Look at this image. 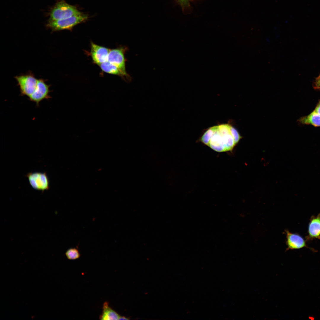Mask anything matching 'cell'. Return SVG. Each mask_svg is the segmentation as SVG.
Listing matches in <instances>:
<instances>
[{
	"label": "cell",
	"mask_w": 320,
	"mask_h": 320,
	"mask_svg": "<svg viewBox=\"0 0 320 320\" xmlns=\"http://www.w3.org/2000/svg\"><path fill=\"white\" fill-rule=\"evenodd\" d=\"M242 137L229 124H223L209 128L200 141L214 151L219 152L231 151Z\"/></svg>",
	"instance_id": "obj_1"
},
{
	"label": "cell",
	"mask_w": 320,
	"mask_h": 320,
	"mask_svg": "<svg viewBox=\"0 0 320 320\" xmlns=\"http://www.w3.org/2000/svg\"><path fill=\"white\" fill-rule=\"evenodd\" d=\"M81 12L76 6L67 3L64 0H59L50 9L48 21L65 19Z\"/></svg>",
	"instance_id": "obj_2"
},
{
	"label": "cell",
	"mask_w": 320,
	"mask_h": 320,
	"mask_svg": "<svg viewBox=\"0 0 320 320\" xmlns=\"http://www.w3.org/2000/svg\"><path fill=\"white\" fill-rule=\"evenodd\" d=\"M88 15L81 12L79 14L65 19L48 21L46 26L53 31L64 30H71L77 25L87 21Z\"/></svg>",
	"instance_id": "obj_3"
},
{
	"label": "cell",
	"mask_w": 320,
	"mask_h": 320,
	"mask_svg": "<svg viewBox=\"0 0 320 320\" xmlns=\"http://www.w3.org/2000/svg\"><path fill=\"white\" fill-rule=\"evenodd\" d=\"M20 88V95L29 97L36 90L38 80L31 73L15 77Z\"/></svg>",
	"instance_id": "obj_4"
},
{
	"label": "cell",
	"mask_w": 320,
	"mask_h": 320,
	"mask_svg": "<svg viewBox=\"0 0 320 320\" xmlns=\"http://www.w3.org/2000/svg\"><path fill=\"white\" fill-rule=\"evenodd\" d=\"M26 176L30 184L34 189L41 191L43 193L49 189V181L46 172H29Z\"/></svg>",
	"instance_id": "obj_5"
},
{
	"label": "cell",
	"mask_w": 320,
	"mask_h": 320,
	"mask_svg": "<svg viewBox=\"0 0 320 320\" xmlns=\"http://www.w3.org/2000/svg\"><path fill=\"white\" fill-rule=\"evenodd\" d=\"M126 50V48L123 47L110 49L107 61L117 66L127 79H130V77L126 70L124 53Z\"/></svg>",
	"instance_id": "obj_6"
},
{
	"label": "cell",
	"mask_w": 320,
	"mask_h": 320,
	"mask_svg": "<svg viewBox=\"0 0 320 320\" xmlns=\"http://www.w3.org/2000/svg\"><path fill=\"white\" fill-rule=\"evenodd\" d=\"M49 87L50 86L47 84L43 79L38 80L36 89L33 94L29 97V100L35 103L38 106L39 103L43 100L50 98L51 97L49 95Z\"/></svg>",
	"instance_id": "obj_7"
},
{
	"label": "cell",
	"mask_w": 320,
	"mask_h": 320,
	"mask_svg": "<svg viewBox=\"0 0 320 320\" xmlns=\"http://www.w3.org/2000/svg\"><path fill=\"white\" fill-rule=\"evenodd\" d=\"M286 235V244L287 247L286 250L295 249L304 247L309 248L313 251H315L308 247L306 241L301 236L297 233H293L288 230H285Z\"/></svg>",
	"instance_id": "obj_8"
},
{
	"label": "cell",
	"mask_w": 320,
	"mask_h": 320,
	"mask_svg": "<svg viewBox=\"0 0 320 320\" xmlns=\"http://www.w3.org/2000/svg\"><path fill=\"white\" fill-rule=\"evenodd\" d=\"M110 49L105 47L91 43L90 55L93 62L100 65L107 61Z\"/></svg>",
	"instance_id": "obj_9"
},
{
	"label": "cell",
	"mask_w": 320,
	"mask_h": 320,
	"mask_svg": "<svg viewBox=\"0 0 320 320\" xmlns=\"http://www.w3.org/2000/svg\"><path fill=\"white\" fill-rule=\"evenodd\" d=\"M307 240L320 239V213L311 217L308 224Z\"/></svg>",
	"instance_id": "obj_10"
},
{
	"label": "cell",
	"mask_w": 320,
	"mask_h": 320,
	"mask_svg": "<svg viewBox=\"0 0 320 320\" xmlns=\"http://www.w3.org/2000/svg\"><path fill=\"white\" fill-rule=\"evenodd\" d=\"M303 124L311 125L315 127H320V115L314 110L308 115L300 118L297 121Z\"/></svg>",
	"instance_id": "obj_11"
},
{
	"label": "cell",
	"mask_w": 320,
	"mask_h": 320,
	"mask_svg": "<svg viewBox=\"0 0 320 320\" xmlns=\"http://www.w3.org/2000/svg\"><path fill=\"white\" fill-rule=\"evenodd\" d=\"M120 316L109 306L108 303L105 302L103 304V311L100 316L101 320H119Z\"/></svg>",
	"instance_id": "obj_12"
},
{
	"label": "cell",
	"mask_w": 320,
	"mask_h": 320,
	"mask_svg": "<svg viewBox=\"0 0 320 320\" xmlns=\"http://www.w3.org/2000/svg\"><path fill=\"white\" fill-rule=\"evenodd\" d=\"M99 66L102 71L105 73L126 77L117 66L108 61L102 63Z\"/></svg>",
	"instance_id": "obj_13"
},
{
	"label": "cell",
	"mask_w": 320,
	"mask_h": 320,
	"mask_svg": "<svg viewBox=\"0 0 320 320\" xmlns=\"http://www.w3.org/2000/svg\"><path fill=\"white\" fill-rule=\"evenodd\" d=\"M65 254L67 258L69 260L78 259L81 255L78 247L69 248L66 251Z\"/></svg>",
	"instance_id": "obj_14"
},
{
	"label": "cell",
	"mask_w": 320,
	"mask_h": 320,
	"mask_svg": "<svg viewBox=\"0 0 320 320\" xmlns=\"http://www.w3.org/2000/svg\"><path fill=\"white\" fill-rule=\"evenodd\" d=\"M313 87L316 89H320V74L315 79L313 83Z\"/></svg>",
	"instance_id": "obj_15"
},
{
	"label": "cell",
	"mask_w": 320,
	"mask_h": 320,
	"mask_svg": "<svg viewBox=\"0 0 320 320\" xmlns=\"http://www.w3.org/2000/svg\"><path fill=\"white\" fill-rule=\"evenodd\" d=\"M183 8H185L189 6L190 0H176Z\"/></svg>",
	"instance_id": "obj_16"
},
{
	"label": "cell",
	"mask_w": 320,
	"mask_h": 320,
	"mask_svg": "<svg viewBox=\"0 0 320 320\" xmlns=\"http://www.w3.org/2000/svg\"><path fill=\"white\" fill-rule=\"evenodd\" d=\"M314 110L320 115V100L318 103Z\"/></svg>",
	"instance_id": "obj_17"
},
{
	"label": "cell",
	"mask_w": 320,
	"mask_h": 320,
	"mask_svg": "<svg viewBox=\"0 0 320 320\" xmlns=\"http://www.w3.org/2000/svg\"><path fill=\"white\" fill-rule=\"evenodd\" d=\"M129 319L124 316H120L119 317V320H128Z\"/></svg>",
	"instance_id": "obj_18"
}]
</instances>
